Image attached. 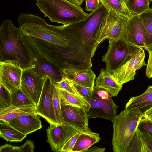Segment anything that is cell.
<instances>
[{
  "label": "cell",
  "instance_id": "obj_1",
  "mask_svg": "<svg viewBox=\"0 0 152 152\" xmlns=\"http://www.w3.org/2000/svg\"><path fill=\"white\" fill-rule=\"evenodd\" d=\"M108 12L101 4L84 19L62 25L63 32L70 42L65 51L70 65L83 68L92 66L91 58L99 45L97 34Z\"/></svg>",
  "mask_w": 152,
  "mask_h": 152
},
{
  "label": "cell",
  "instance_id": "obj_2",
  "mask_svg": "<svg viewBox=\"0 0 152 152\" xmlns=\"http://www.w3.org/2000/svg\"><path fill=\"white\" fill-rule=\"evenodd\" d=\"M7 61L18 62L23 70L29 68L32 62L20 28L9 19L0 27V62Z\"/></svg>",
  "mask_w": 152,
  "mask_h": 152
},
{
  "label": "cell",
  "instance_id": "obj_3",
  "mask_svg": "<svg viewBox=\"0 0 152 152\" xmlns=\"http://www.w3.org/2000/svg\"><path fill=\"white\" fill-rule=\"evenodd\" d=\"M18 23L23 34L36 37L64 48L69 41L63 32L61 25L47 23L46 20L36 15L20 13Z\"/></svg>",
  "mask_w": 152,
  "mask_h": 152
},
{
  "label": "cell",
  "instance_id": "obj_4",
  "mask_svg": "<svg viewBox=\"0 0 152 152\" xmlns=\"http://www.w3.org/2000/svg\"><path fill=\"white\" fill-rule=\"evenodd\" d=\"M142 114L138 108L125 109L113 120L112 144L114 152H129Z\"/></svg>",
  "mask_w": 152,
  "mask_h": 152
},
{
  "label": "cell",
  "instance_id": "obj_5",
  "mask_svg": "<svg viewBox=\"0 0 152 152\" xmlns=\"http://www.w3.org/2000/svg\"><path fill=\"white\" fill-rule=\"evenodd\" d=\"M35 4L51 22L63 25L81 20L88 14L80 6L67 0H36Z\"/></svg>",
  "mask_w": 152,
  "mask_h": 152
},
{
  "label": "cell",
  "instance_id": "obj_6",
  "mask_svg": "<svg viewBox=\"0 0 152 152\" xmlns=\"http://www.w3.org/2000/svg\"><path fill=\"white\" fill-rule=\"evenodd\" d=\"M108 40V50L102 56V61L105 62V69L109 73L119 68L141 48L124 38Z\"/></svg>",
  "mask_w": 152,
  "mask_h": 152
},
{
  "label": "cell",
  "instance_id": "obj_7",
  "mask_svg": "<svg viewBox=\"0 0 152 152\" xmlns=\"http://www.w3.org/2000/svg\"><path fill=\"white\" fill-rule=\"evenodd\" d=\"M110 94L106 90L94 86L90 106L86 111L89 119L100 118L112 121L117 115L118 106L114 102Z\"/></svg>",
  "mask_w": 152,
  "mask_h": 152
},
{
  "label": "cell",
  "instance_id": "obj_8",
  "mask_svg": "<svg viewBox=\"0 0 152 152\" xmlns=\"http://www.w3.org/2000/svg\"><path fill=\"white\" fill-rule=\"evenodd\" d=\"M127 20L108 11L97 34L96 42L99 44L105 39L125 38Z\"/></svg>",
  "mask_w": 152,
  "mask_h": 152
},
{
  "label": "cell",
  "instance_id": "obj_9",
  "mask_svg": "<svg viewBox=\"0 0 152 152\" xmlns=\"http://www.w3.org/2000/svg\"><path fill=\"white\" fill-rule=\"evenodd\" d=\"M50 125L46 129L47 141L54 152H59L66 143L77 131H81L65 123L60 125Z\"/></svg>",
  "mask_w": 152,
  "mask_h": 152
},
{
  "label": "cell",
  "instance_id": "obj_10",
  "mask_svg": "<svg viewBox=\"0 0 152 152\" xmlns=\"http://www.w3.org/2000/svg\"><path fill=\"white\" fill-rule=\"evenodd\" d=\"M145 55L144 50L141 48L119 68L109 73L122 85L134 80L136 71L146 65L145 61Z\"/></svg>",
  "mask_w": 152,
  "mask_h": 152
},
{
  "label": "cell",
  "instance_id": "obj_11",
  "mask_svg": "<svg viewBox=\"0 0 152 152\" xmlns=\"http://www.w3.org/2000/svg\"><path fill=\"white\" fill-rule=\"evenodd\" d=\"M0 83L10 93L20 89L23 69L15 61L0 62Z\"/></svg>",
  "mask_w": 152,
  "mask_h": 152
},
{
  "label": "cell",
  "instance_id": "obj_12",
  "mask_svg": "<svg viewBox=\"0 0 152 152\" xmlns=\"http://www.w3.org/2000/svg\"><path fill=\"white\" fill-rule=\"evenodd\" d=\"M46 77L38 75L29 68L23 70L20 89L35 106L38 103Z\"/></svg>",
  "mask_w": 152,
  "mask_h": 152
},
{
  "label": "cell",
  "instance_id": "obj_13",
  "mask_svg": "<svg viewBox=\"0 0 152 152\" xmlns=\"http://www.w3.org/2000/svg\"><path fill=\"white\" fill-rule=\"evenodd\" d=\"M24 42L31 59V64L29 68L39 76L48 77L54 83L61 81L64 76L60 70L52 63L41 57L34 48Z\"/></svg>",
  "mask_w": 152,
  "mask_h": 152
},
{
  "label": "cell",
  "instance_id": "obj_14",
  "mask_svg": "<svg viewBox=\"0 0 152 152\" xmlns=\"http://www.w3.org/2000/svg\"><path fill=\"white\" fill-rule=\"evenodd\" d=\"M52 83L51 79L47 76L38 103L35 107V113L45 119L50 124L58 125L53 105Z\"/></svg>",
  "mask_w": 152,
  "mask_h": 152
},
{
  "label": "cell",
  "instance_id": "obj_15",
  "mask_svg": "<svg viewBox=\"0 0 152 152\" xmlns=\"http://www.w3.org/2000/svg\"><path fill=\"white\" fill-rule=\"evenodd\" d=\"M61 107L63 123L72 125L81 131L90 130L88 127V115L85 109L61 103Z\"/></svg>",
  "mask_w": 152,
  "mask_h": 152
},
{
  "label": "cell",
  "instance_id": "obj_16",
  "mask_svg": "<svg viewBox=\"0 0 152 152\" xmlns=\"http://www.w3.org/2000/svg\"><path fill=\"white\" fill-rule=\"evenodd\" d=\"M125 39L133 45L145 48V29L139 15L132 16L127 20Z\"/></svg>",
  "mask_w": 152,
  "mask_h": 152
},
{
  "label": "cell",
  "instance_id": "obj_17",
  "mask_svg": "<svg viewBox=\"0 0 152 152\" xmlns=\"http://www.w3.org/2000/svg\"><path fill=\"white\" fill-rule=\"evenodd\" d=\"M63 75L79 85L93 88L96 75L91 68H82L70 66L62 70Z\"/></svg>",
  "mask_w": 152,
  "mask_h": 152
},
{
  "label": "cell",
  "instance_id": "obj_18",
  "mask_svg": "<svg viewBox=\"0 0 152 152\" xmlns=\"http://www.w3.org/2000/svg\"><path fill=\"white\" fill-rule=\"evenodd\" d=\"M38 115L36 114L23 115L8 122L13 127L27 135L42 128L41 121Z\"/></svg>",
  "mask_w": 152,
  "mask_h": 152
},
{
  "label": "cell",
  "instance_id": "obj_19",
  "mask_svg": "<svg viewBox=\"0 0 152 152\" xmlns=\"http://www.w3.org/2000/svg\"><path fill=\"white\" fill-rule=\"evenodd\" d=\"M95 83L96 87L106 90L112 97L116 96L122 88V85L111 76L105 68H104L101 69Z\"/></svg>",
  "mask_w": 152,
  "mask_h": 152
},
{
  "label": "cell",
  "instance_id": "obj_20",
  "mask_svg": "<svg viewBox=\"0 0 152 152\" xmlns=\"http://www.w3.org/2000/svg\"><path fill=\"white\" fill-rule=\"evenodd\" d=\"M35 107L34 104H29L20 106H10L0 109V120L8 121L23 115H34L36 114Z\"/></svg>",
  "mask_w": 152,
  "mask_h": 152
},
{
  "label": "cell",
  "instance_id": "obj_21",
  "mask_svg": "<svg viewBox=\"0 0 152 152\" xmlns=\"http://www.w3.org/2000/svg\"><path fill=\"white\" fill-rule=\"evenodd\" d=\"M152 106V86L139 96L131 97L125 106V109L138 108L143 113Z\"/></svg>",
  "mask_w": 152,
  "mask_h": 152
},
{
  "label": "cell",
  "instance_id": "obj_22",
  "mask_svg": "<svg viewBox=\"0 0 152 152\" xmlns=\"http://www.w3.org/2000/svg\"><path fill=\"white\" fill-rule=\"evenodd\" d=\"M100 140L99 134L90 130L80 131V135L72 149V152H85Z\"/></svg>",
  "mask_w": 152,
  "mask_h": 152
},
{
  "label": "cell",
  "instance_id": "obj_23",
  "mask_svg": "<svg viewBox=\"0 0 152 152\" xmlns=\"http://www.w3.org/2000/svg\"><path fill=\"white\" fill-rule=\"evenodd\" d=\"M100 3L108 11L126 20L132 16L125 0H100Z\"/></svg>",
  "mask_w": 152,
  "mask_h": 152
},
{
  "label": "cell",
  "instance_id": "obj_24",
  "mask_svg": "<svg viewBox=\"0 0 152 152\" xmlns=\"http://www.w3.org/2000/svg\"><path fill=\"white\" fill-rule=\"evenodd\" d=\"M0 135L7 141L21 142L26 135L12 126L8 121L0 120Z\"/></svg>",
  "mask_w": 152,
  "mask_h": 152
},
{
  "label": "cell",
  "instance_id": "obj_25",
  "mask_svg": "<svg viewBox=\"0 0 152 152\" xmlns=\"http://www.w3.org/2000/svg\"><path fill=\"white\" fill-rule=\"evenodd\" d=\"M57 88L60 96L61 104L82 107L85 109L86 111L88 110L90 106V104L84 99L79 96L70 93L65 90Z\"/></svg>",
  "mask_w": 152,
  "mask_h": 152
},
{
  "label": "cell",
  "instance_id": "obj_26",
  "mask_svg": "<svg viewBox=\"0 0 152 152\" xmlns=\"http://www.w3.org/2000/svg\"><path fill=\"white\" fill-rule=\"evenodd\" d=\"M143 24L145 31L146 50L152 47V8L139 15Z\"/></svg>",
  "mask_w": 152,
  "mask_h": 152
},
{
  "label": "cell",
  "instance_id": "obj_27",
  "mask_svg": "<svg viewBox=\"0 0 152 152\" xmlns=\"http://www.w3.org/2000/svg\"><path fill=\"white\" fill-rule=\"evenodd\" d=\"M125 2L132 16L139 15L150 8L148 0H125Z\"/></svg>",
  "mask_w": 152,
  "mask_h": 152
},
{
  "label": "cell",
  "instance_id": "obj_28",
  "mask_svg": "<svg viewBox=\"0 0 152 152\" xmlns=\"http://www.w3.org/2000/svg\"><path fill=\"white\" fill-rule=\"evenodd\" d=\"M52 92L55 118L58 125H60L63 123V117L61 109V98L58 88L53 81Z\"/></svg>",
  "mask_w": 152,
  "mask_h": 152
},
{
  "label": "cell",
  "instance_id": "obj_29",
  "mask_svg": "<svg viewBox=\"0 0 152 152\" xmlns=\"http://www.w3.org/2000/svg\"><path fill=\"white\" fill-rule=\"evenodd\" d=\"M149 152L138 127L135 131L130 145L129 152Z\"/></svg>",
  "mask_w": 152,
  "mask_h": 152
},
{
  "label": "cell",
  "instance_id": "obj_30",
  "mask_svg": "<svg viewBox=\"0 0 152 152\" xmlns=\"http://www.w3.org/2000/svg\"><path fill=\"white\" fill-rule=\"evenodd\" d=\"M11 106H20L34 104L32 102L23 92L20 89L10 93Z\"/></svg>",
  "mask_w": 152,
  "mask_h": 152
},
{
  "label": "cell",
  "instance_id": "obj_31",
  "mask_svg": "<svg viewBox=\"0 0 152 152\" xmlns=\"http://www.w3.org/2000/svg\"><path fill=\"white\" fill-rule=\"evenodd\" d=\"M69 80L72 86L80 95L89 102L92 98L93 88L81 86L74 83L70 80Z\"/></svg>",
  "mask_w": 152,
  "mask_h": 152
},
{
  "label": "cell",
  "instance_id": "obj_32",
  "mask_svg": "<svg viewBox=\"0 0 152 152\" xmlns=\"http://www.w3.org/2000/svg\"><path fill=\"white\" fill-rule=\"evenodd\" d=\"M0 85V109L6 108L11 106L10 93Z\"/></svg>",
  "mask_w": 152,
  "mask_h": 152
},
{
  "label": "cell",
  "instance_id": "obj_33",
  "mask_svg": "<svg viewBox=\"0 0 152 152\" xmlns=\"http://www.w3.org/2000/svg\"><path fill=\"white\" fill-rule=\"evenodd\" d=\"M54 83L56 86L58 88L65 90L70 93L81 96L72 86L69 80L64 76L62 77L61 81Z\"/></svg>",
  "mask_w": 152,
  "mask_h": 152
},
{
  "label": "cell",
  "instance_id": "obj_34",
  "mask_svg": "<svg viewBox=\"0 0 152 152\" xmlns=\"http://www.w3.org/2000/svg\"><path fill=\"white\" fill-rule=\"evenodd\" d=\"M80 134V131H77L64 145L60 152H72L74 147Z\"/></svg>",
  "mask_w": 152,
  "mask_h": 152
},
{
  "label": "cell",
  "instance_id": "obj_35",
  "mask_svg": "<svg viewBox=\"0 0 152 152\" xmlns=\"http://www.w3.org/2000/svg\"><path fill=\"white\" fill-rule=\"evenodd\" d=\"M34 148L33 142L28 140L21 146H17L16 152H33Z\"/></svg>",
  "mask_w": 152,
  "mask_h": 152
},
{
  "label": "cell",
  "instance_id": "obj_36",
  "mask_svg": "<svg viewBox=\"0 0 152 152\" xmlns=\"http://www.w3.org/2000/svg\"><path fill=\"white\" fill-rule=\"evenodd\" d=\"M139 129L142 137L148 149L149 152H152V135L147 131Z\"/></svg>",
  "mask_w": 152,
  "mask_h": 152
},
{
  "label": "cell",
  "instance_id": "obj_37",
  "mask_svg": "<svg viewBox=\"0 0 152 152\" xmlns=\"http://www.w3.org/2000/svg\"><path fill=\"white\" fill-rule=\"evenodd\" d=\"M100 3V0H86L85 10L91 12H94L99 7Z\"/></svg>",
  "mask_w": 152,
  "mask_h": 152
},
{
  "label": "cell",
  "instance_id": "obj_38",
  "mask_svg": "<svg viewBox=\"0 0 152 152\" xmlns=\"http://www.w3.org/2000/svg\"><path fill=\"white\" fill-rule=\"evenodd\" d=\"M142 130L148 132L152 135V124L148 121L142 118L140 121L138 126Z\"/></svg>",
  "mask_w": 152,
  "mask_h": 152
},
{
  "label": "cell",
  "instance_id": "obj_39",
  "mask_svg": "<svg viewBox=\"0 0 152 152\" xmlns=\"http://www.w3.org/2000/svg\"><path fill=\"white\" fill-rule=\"evenodd\" d=\"M149 53L146 69V75L149 78H152V50L148 51Z\"/></svg>",
  "mask_w": 152,
  "mask_h": 152
},
{
  "label": "cell",
  "instance_id": "obj_40",
  "mask_svg": "<svg viewBox=\"0 0 152 152\" xmlns=\"http://www.w3.org/2000/svg\"><path fill=\"white\" fill-rule=\"evenodd\" d=\"M16 147L6 143L0 146V152H16Z\"/></svg>",
  "mask_w": 152,
  "mask_h": 152
},
{
  "label": "cell",
  "instance_id": "obj_41",
  "mask_svg": "<svg viewBox=\"0 0 152 152\" xmlns=\"http://www.w3.org/2000/svg\"><path fill=\"white\" fill-rule=\"evenodd\" d=\"M142 116L143 118L149 121L152 124V106L143 113Z\"/></svg>",
  "mask_w": 152,
  "mask_h": 152
},
{
  "label": "cell",
  "instance_id": "obj_42",
  "mask_svg": "<svg viewBox=\"0 0 152 152\" xmlns=\"http://www.w3.org/2000/svg\"><path fill=\"white\" fill-rule=\"evenodd\" d=\"M105 150L104 148H101L94 146L90 148H89L85 152H104Z\"/></svg>",
  "mask_w": 152,
  "mask_h": 152
},
{
  "label": "cell",
  "instance_id": "obj_43",
  "mask_svg": "<svg viewBox=\"0 0 152 152\" xmlns=\"http://www.w3.org/2000/svg\"><path fill=\"white\" fill-rule=\"evenodd\" d=\"M76 5L80 6L85 0H68Z\"/></svg>",
  "mask_w": 152,
  "mask_h": 152
},
{
  "label": "cell",
  "instance_id": "obj_44",
  "mask_svg": "<svg viewBox=\"0 0 152 152\" xmlns=\"http://www.w3.org/2000/svg\"><path fill=\"white\" fill-rule=\"evenodd\" d=\"M148 52L149 51H150V50H152V47H151V48L148 49L147 50Z\"/></svg>",
  "mask_w": 152,
  "mask_h": 152
},
{
  "label": "cell",
  "instance_id": "obj_45",
  "mask_svg": "<svg viewBox=\"0 0 152 152\" xmlns=\"http://www.w3.org/2000/svg\"><path fill=\"white\" fill-rule=\"evenodd\" d=\"M150 0V1H151V2H152V0Z\"/></svg>",
  "mask_w": 152,
  "mask_h": 152
}]
</instances>
